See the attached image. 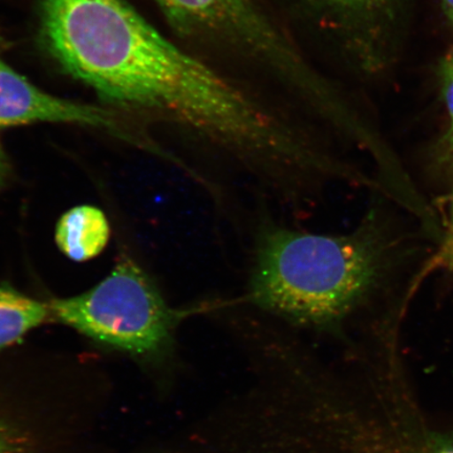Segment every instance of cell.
<instances>
[{
	"mask_svg": "<svg viewBox=\"0 0 453 453\" xmlns=\"http://www.w3.org/2000/svg\"><path fill=\"white\" fill-rule=\"evenodd\" d=\"M50 314L90 338L127 352L164 355L173 348L174 332L201 307L175 310L139 265L121 260L97 286L81 296L55 299Z\"/></svg>",
	"mask_w": 453,
	"mask_h": 453,
	"instance_id": "obj_4",
	"label": "cell"
},
{
	"mask_svg": "<svg viewBox=\"0 0 453 453\" xmlns=\"http://www.w3.org/2000/svg\"><path fill=\"white\" fill-rule=\"evenodd\" d=\"M441 76L445 104L450 119V142L453 140V52L446 57L443 65H441Z\"/></svg>",
	"mask_w": 453,
	"mask_h": 453,
	"instance_id": "obj_10",
	"label": "cell"
},
{
	"mask_svg": "<svg viewBox=\"0 0 453 453\" xmlns=\"http://www.w3.org/2000/svg\"><path fill=\"white\" fill-rule=\"evenodd\" d=\"M49 304L0 286V350L19 342L49 319Z\"/></svg>",
	"mask_w": 453,
	"mask_h": 453,
	"instance_id": "obj_7",
	"label": "cell"
},
{
	"mask_svg": "<svg viewBox=\"0 0 453 453\" xmlns=\"http://www.w3.org/2000/svg\"><path fill=\"white\" fill-rule=\"evenodd\" d=\"M449 143L451 144V147L453 149V140L449 142Z\"/></svg>",
	"mask_w": 453,
	"mask_h": 453,
	"instance_id": "obj_14",
	"label": "cell"
},
{
	"mask_svg": "<svg viewBox=\"0 0 453 453\" xmlns=\"http://www.w3.org/2000/svg\"><path fill=\"white\" fill-rule=\"evenodd\" d=\"M7 160H5L2 146H0V186H2L4 183L5 175H7Z\"/></svg>",
	"mask_w": 453,
	"mask_h": 453,
	"instance_id": "obj_11",
	"label": "cell"
},
{
	"mask_svg": "<svg viewBox=\"0 0 453 453\" xmlns=\"http://www.w3.org/2000/svg\"><path fill=\"white\" fill-rule=\"evenodd\" d=\"M384 2L385 0H313L314 4L327 11L335 19L343 21L372 12Z\"/></svg>",
	"mask_w": 453,
	"mask_h": 453,
	"instance_id": "obj_9",
	"label": "cell"
},
{
	"mask_svg": "<svg viewBox=\"0 0 453 453\" xmlns=\"http://www.w3.org/2000/svg\"><path fill=\"white\" fill-rule=\"evenodd\" d=\"M432 453H453V444L440 447V449H435Z\"/></svg>",
	"mask_w": 453,
	"mask_h": 453,
	"instance_id": "obj_13",
	"label": "cell"
},
{
	"mask_svg": "<svg viewBox=\"0 0 453 453\" xmlns=\"http://www.w3.org/2000/svg\"><path fill=\"white\" fill-rule=\"evenodd\" d=\"M110 234L109 222L100 209L79 206L62 215L56 228V242L67 257L85 262L104 251Z\"/></svg>",
	"mask_w": 453,
	"mask_h": 453,
	"instance_id": "obj_6",
	"label": "cell"
},
{
	"mask_svg": "<svg viewBox=\"0 0 453 453\" xmlns=\"http://www.w3.org/2000/svg\"><path fill=\"white\" fill-rule=\"evenodd\" d=\"M179 30L265 67L308 102L325 121L343 115L342 95L320 77L257 0H155Z\"/></svg>",
	"mask_w": 453,
	"mask_h": 453,
	"instance_id": "obj_3",
	"label": "cell"
},
{
	"mask_svg": "<svg viewBox=\"0 0 453 453\" xmlns=\"http://www.w3.org/2000/svg\"><path fill=\"white\" fill-rule=\"evenodd\" d=\"M45 47L107 104L182 124L246 172L288 142L285 119L185 52L127 0H42Z\"/></svg>",
	"mask_w": 453,
	"mask_h": 453,
	"instance_id": "obj_1",
	"label": "cell"
},
{
	"mask_svg": "<svg viewBox=\"0 0 453 453\" xmlns=\"http://www.w3.org/2000/svg\"><path fill=\"white\" fill-rule=\"evenodd\" d=\"M0 453H43L19 424L0 416Z\"/></svg>",
	"mask_w": 453,
	"mask_h": 453,
	"instance_id": "obj_8",
	"label": "cell"
},
{
	"mask_svg": "<svg viewBox=\"0 0 453 453\" xmlns=\"http://www.w3.org/2000/svg\"><path fill=\"white\" fill-rule=\"evenodd\" d=\"M389 245L372 214L343 234L294 228L260 212L237 303L299 334L355 347L356 317L380 286Z\"/></svg>",
	"mask_w": 453,
	"mask_h": 453,
	"instance_id": "obj_2",
	"label": "cell"
},
{
	"mask_svg": "<svg viewBox=\"0 0 453 453\" xmlns=\"http://www.w3.org/2000/svg\"><path fill=\"white\" fill-rule=\"evenodd\" d=\"M117 115L43 92L0 58V128L38 122L72 123L119 133Z\"/></svg>",
	"mask_w": 453,
	"mask_h": 453,
	"instance_id": "obj_5",
	"label": "cell"
},
{
	"mask_svg": "<svg viewBox=\"0 0 453 453\" xmlns=\"http://www.w3.org/2000/svg\"><path fill=\"white\" fill-rule=\"evenodd\" d=\"M443 5L444 12L453 25V0H441Z\"/></svg>",
	"mask_w": 453,
	"mask_h": 453,
	"instance_id": "obj_12",
	"label": "cell"
}]
</instances>
